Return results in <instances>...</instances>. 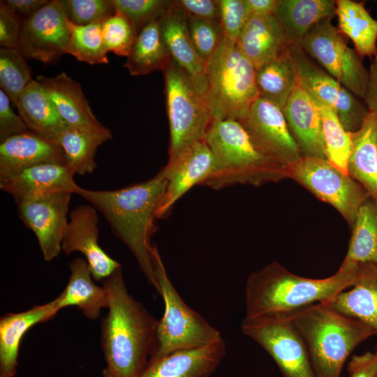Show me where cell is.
I'll return each mask as SVG.
<instances>
[{"label":"cell","mask_w":377,"mask_h":377,"mask_svg":"<svg viewBox=\"0 0 377 377\" xmlns=\"http://www.w3.org/2000/svg\"><path fill=\"white\" fill-rule=\"evenodd\" d=\"M66 164L36 165L6 178L0 179V188L15 202L57 191L76 193L80 188Z\"/></svg>","instance_id":"23"},{"label":"cell","mask_w":377,"mask_h":377,"mask_svg":"<svg viewBox=\"0 0 377 377\" xmlns=\"http://www.w3.org/2000/svg\"><path fill=\"white\" fill-rule=\"evenodd\" d=\"M72 194L57 191L16 202L19 217L36 235L46 261L57 258L61 251Z\"/></svg>","instance_id":"14"},{"label":"cell","mask_w":377,"mask_h":377,"mask_svg":"<svg viewBox=\"0 0 377 377\" xmlns=\"http://www.w3.org/2000/svg\"><path fill=\"white\" fill-rule=\"evenodd\" d=\"M71 274L68 282L55 300L59 309L75 306L85 317L96 320L103 308H108L106 290L93 281L87 261L83 258H74L69 265Z\"/></svg>","instance_id":"28"},{"label":"cell","mask_w":377,"mask_h":377,"mask_svg":"<svg viewBox=\"0 0 377 377\" xmlns=\"http://www.w3.org/2000/svg\"><path fill=\"white\" fill-rule=\"evenodd\" d=\"M226 354L223 339L209 345L150 359L138 377H211Z\"/></svg>","instance_id":"18"},{"label":"cell","mask_w":377,"mask_h":377,"mask_svg":"<svg viewBox=\"0 0 377 377\" xmlns=\"http://www.w3.org/2000/svg\"><path fill=\"white\" fill-rule=\"evenodd\" d=\"M103 377H112V376L109 374L107 369H105L103 371Z\"/></svg>","instance_id":"51"},{"label":"cell","mask_w":377,"mask_h":377,"mask_svg":"<svg viewBox=\"0 0 377 377\" xmlns=\"http://www.w3.org/2000/svg\"><path fill=\"white\" fill-rule=\"evenodd\" d=\"M205 141L216 169L201 186L214 190L235 184L260 186L288 177V168L265 153L237 120L212 121Z\"/></svg>","instance_id":"4"},{"label":"cell","mask_w":377,"mask_h":377,"mask_svg":"<svg viewBox=\"0 0 377 377\" xmlns=\"http://www.w3.org/2000/svg\"><path fill=\"white\" fill-rule=\"evenodd\" d=\"M23 20L5 3L0 1V45L17 48Z\"/></svg>","instance_id":"44"},{"label":"cell","mask_w":377,"mask_h":377,"mask_svg":"<svg viewBox=\"0 0 377 377\" xmlns=\"http://www.w3.org/2000/svg\"><path fill=\"white\" fill-rule=\"evenodd\" d=\"M241 330L270 355L282 377H317L307 348L286 313L245 316Z\"/></svg>","instance_id":"9"},{"label":"cell","mask_w":377,"mask_h":377,"mask_svg":"<svg viewBox=\"0 0 377 377\" xmlns=\"http://www.w3.org/2000/svg\"><path fill=\"white\" fill-rule=\"evenodd\" d=\"M101 282L108 300L101 325L106 369L112 377H138L156 350L158 320L129 294L121 267Z\"/></svg>","instance_id":"1"},{"label":"cell","mask_w":377,"mask_h":377,"mask_svg":"<svg viewBox=\"0 0 377 377\" xmlns=\"http://www.w3.org/2000/svg\"><path fill=\"white\" fill-rule=\"evenodd\" d=\"M332 18L315 24L306 34L301 47L355 96L364 100L369 78L362 57L350 48Z\"/></svg>","instance_id":"11"},{"label":"cell","mask_w":377,"mask_h":377,"mask_svg":"<svg viewBox=\"0 0 377 377\" xmlns=\"http://www.w3.org/2000/svg\"><path fill=\"white\" fill-rule=\"evenodd\" d=\"M256 68L224 38L206 64V101L214 120H243L259 98Z\"/></svg>","instance_id":"6"},{"label":"cell","mask_w":377,"mask_h":377,"mask_svg":"<svg viewBox=\"0 0 377 377\" xmlns=\"http://www.w3.org/2000/svg\"><path fill=\"white\" fill-rule=\"evenodd\" d=\"M115 9L126 16L138 34L149 23L161 19L168 10L172 1L111 0Z\"/></svg>","instance_id":"40"},{"label":"cell","mask_w":377,"mask_h":377,"mask_svg":"<svg viewBox=\"0 0 377 377\" xmlns=\"http://www.w3.org/2000/svg\"><path fill=\"white\" fill-rule=\"evenodd\" d=\"M36 80L68 126L85 130L106 128L95 117L81 85L67 73L61 72L54 77L38 75Z\"/></svg>","instance_id":"21"},{"label":"cell","mask_w":377,"mask_h":377,"mask_svg":"<svg viewBox=\"0 0 377 377\" xmlns=\"http://www.w3.org/2000/svg\"><path fill=\"white\" fill-rule=\"evenodd\" d=\"M239 121L265 153L286 168L302 157L282 109L274 103L259 97Z\"/></svg>","instance_id":"15"},{"label":"cell","mask_w":377,"mask_h":377,"mask_svg":"<svg viewBox=\"0 0 377 377\" xmlns=\"http://www.w3.org/2000/svg\"><path fill=\"white\" fill-rule=\"evenodd\" d=\"M101 24L77 25L67 17L69 34L66 54L91 65L108 64Z\"/></svg>","instance_id":"36"},{"label":"cell","mask_w":377,"mask_h":377,"mask_svg":"<svg viewBox=\"0 0 377 377\" xmlns=\"http://www.w3.org/2000/svg\"><path fill=\"white\" fill-rule=\"evenodd\" d=\"M31 80V69L19 50L1 47V89L16 107L20 95Z\"/></svg>","instance_id":"38"},{"label":"cell","mask_w":377,"mask_h":377,"mask_svg":"<svg viewBox=\"0 0 377 377\" xmlns=\"http://www.w3.org/2000/svg\"><path fill=\"white\" fill-rule=\"evenodd\" d=\"M368 72L369 78L364 101L369 111L377 116V54L373 57Z\"/></svg>","instance_id":"49"},{"label":"cell","mask_w":377,"mask_h":377,"mask_svg":"<svg viewBox=\"0 0 377 377\" xmlns=\"http://www.w3.org/2000/svg\"><path fill=\"white\" fill-rule=\"evenodd\" d=\"M158 22L171 59L186 73L198 90L206 98V63L199 56L191 41L185 13L175 1H172Z\"/></svg>","instance_id":"19"},{"label":"cell","mask_w":377,"mask_h":377,"mask_svg":"<svg viewBox=\"0 0 377 377\" xmlns=\"http://www.w3.org/2000/svg\"><path fill=\"white\" fill-rule=\"evenodd\" d=\"M47 0H6V6L16 13L23 22L48 3Z\"/></svg>","instance_id":"48"},{"label":"cell","mask_w":377,"mask_h":377,"mask_svg":"<svg viewBox=\"0 0 377 377\" xmlns=\"http://www.w3.org/2000/svg\"><path fill=\"white\" fill-rule=\"evenodd\" d=\"M175 2L186 15L220 23L217 0H178Z\"/></svg>","instance_id":"46"},{"label":"cell","mask_w":377,"mask_h":377,"mask_svg":"<svg viewBox=\"0 0 377 377\" xmlns=\"http://www.w3.org/2000/svg\"><path fill=\"white\" fill-rule=\"evenodd\" d=\"M376 352L377 353V348H376Z\"/></svg>","instance_id":"52"},{"label":"cell","mask_w":377,"mask_h":377,"mask_svg":"<svg viewBox=\"0 0 377 377\" xmlns=\"http://www.w3.org/2000/svg\"><path fill=\"white\" fill-rule=\"evenodd\" d=\"M282 110L302 156L327 158L319 110L300 84Z\"/></svg>","instance_id":"22"},{"label":"cell","mask_w":377,"mask_h":377,"mask_svg":"<svg viewBox=\"0 0 377 377\" xmlns=\"http://www.w3.org/2000/svg\"><path fill=\"white\" fill-rule=\"evenodd\" d=\"M288 172V177L333 206L352 226L360 207L370 198L360 183L327 158L302 156Z\"/></svg>","instance_id":"10"},{"label":"cell","mask_w":377,"mask_h":377,"mask_svg":"<svg viewBox=\"0 0 377 377\" xmlns=\"http://www.w3.org/2000/svg\"><path fill=\"white\" fill-rule=\"evenodd\" d=\"M219 21L223 38L237 44L246 24L251 17L245 0H217Z\"/></svg>","instance_id":"43"},{"label":"cell","mask_w":377,"mask_h":377,"mask_svg":"<svg viewBox=\"0 0 377 377\" xmlns=\"http://www.w3.org/2000/svg\"><path fill=\"white\" fill-rule=\"evenodd\" d=\"M101 32L108 53L126 57L129 55L138 35L130 20L118 10L101 24Z\"/></svg>","instance_id":"39"},{"label":"cell","mask_w":377,"mask_h":377,"mask_svg":"<svg viewBox=\"0 0 377 377\" xmlns=\"http://www.w3.org/2000/svg\"><path fill=\"white\" fill-rule=\"evenodd\" d=\"M335 15L338 29L354 44L363 58L377 54V20L373 18L363 3L352 0H337Z\"/></svg>","instance_id":"31"},{"label":"cell","mask_w":377,"mask_h":377,"mask_svg":"<svg viewBox=\"0 0 377 377\" xmlns=\"http://www.w3.org/2000/svg\"><path fill=\"white\" fill-rule=\"evenodd\" d=\"M343 263L377 265V202L369 198L360 207Z\"/></svg>","instance_id":"35"},{"label":"cell","mask_w":377,"mask_h":377,"mask_svg":"<svg viewBox=\"0 0 377 377\" xmlns=\"http://www.w3.org/2000/svg\"><path fill=\"white\" fill-rule=\"evenodd\" d=\"M216 169L214 155L204 140L195 142L161 170L168 184L156 218H165L175 202L195 185H201Z\"/></svg>","instance_id":"17"},{"label":"cell","mask_w":377,"mask_h":377,"mask_svg":"<svg viewBox=\"0 0 377 377\" xmlns=\"http://www.w3.org/2000/svg\"><path fill=\"white\" fill-rule=\"evenodd\" d=\"M170 128L168 163L196 142L204 140L213 121L206 98L172 59L163 70Z\"/></svg>","instance_id":"8"},{"label":"cell","mask_w":377,"mask_h":377,"mask_svg":"<svg viewBox=\"0 0 377 377\" xmlns=\"http://www.w3.org/2000/svg\"><path fill=\"white\" fill-rule=\"evenodd\" d=\"M251 16H265L274 13L278 0H245Z\"/></svg>","instance_id":"50"},{"label":"cell","mask_w":377,"mask_h":377,"mask_svg":"<svg viewBox=\"0 0 377 377\" xmlns=\"http://www.w3.org/2000/svg\"><path fill=\"white\" fill-rule=\"evenodd\" d=\"M124 66L132 76L163 71L172 60L163 41L158 20L145 26L138 34Z\"/></svg>","instance_id":"33"},{"label":"cell","mask_w":377,"mask_h":377,"mask_svg":"<svg viewBox=\"0 0 377 377\" xmlns=\"http://www.w3.org/2000/svg\"><path fill=\"white\" fill-rule=\"evenodd\" d=\"M237 45L256 68L288 54L291 46L274 14L251 16Z\"/></svg>","instance_id":"24"},{"label":"cell","mask_w":377,"mask_h":377,"mask_svg":"<svg viewBox=\"0 0 377 377\" xmlns=\"http://www.w3.org/2000/svg\"><path fill=\"white\" fill-rule=\"evenodd\" d=\"M350 288L325 302L366 325L377 335V265H360L357 278Z\"/></svg>","instance_id":"26"},{"label":"cell","mask_w":377,"mask_h":377,"mask_svg":"<svg viewBox=\"0 0 377 377\" xmlns=\"http://www.w3.org/2000/svg\"><path fill=\"white\" fill-rule=\"evenodd\" d=\"M68 19L77 25L101 24L116 13L111 0H61Z\"/></svg>","instance_id":"41"},{"label":"cell","mask_w":377,"mask_h":377,"mask_svg":"<svg viewBox=\"0 0 377 377\" xmlns=\"http://www.w3.org/2000/svg\"><path fill=\"white\" fill-rule=\"evenodd\" d=\"M98 223L97 210L91 205H80L73 209L63 237L61 250L66 255L75 251L82 253L93 279L101 281L121 265L100 246Z\"/></svg>","instance_id":"16"},{"label":"cell","mask_w":377,"mask_h":377,"mask_svg":"<svg viewBox=\"0 0 377 377\" xmlns=\"http://www.w3.org/2000/svg\"><path fill=\"white\" fill-rule=\"evenodd\" d=\"M256 84L260 98L283 109L299 85L297 71L290 51L256 68Z\"/></svg>","instance_id":"34"},{"label":"cell","mask_w":377,"mask_h":377,"mask_svg":"<svg viewBox=\"0 0 377 377\" xmlns=\"http://www.w3.org/2000/svg\"><path fill=\"white\" fill-rule=\"evenodd\" d=\"M359 266L342 262L333 275L311 279L295 274L276 262L271 263L247 278L245 316L287 313L310 304L327 302L353 285Z\"/></svg>","instance_id":"3"},{"label":"cell","mask_w":377,"mask_h":377,"mask_svg":"<svg viewBox=\"0 0 377 377\" xmlns=\"http://www.w3.org/2000/svg\"><path fill=\"white\" fill-rule=\"evenodd\" d=\"M47 163L66 164L60 145L29 130L14 135L0 144V179L26 168Z\"/></svg>","instance_id":"20"},{"label":"cell","mask_w":377,"mask_h":377,"mask_svg":"<svg viewBox=\"0 0 377 377\" xmlns=\"http://www.w3.org/2000/svg\"><path fill=\"white\" fill-rule=\"evenodd\" d=\"M17 108L29 131L56 142L68 126L36 80L32 79L24 89Z\"/></svg>","instance_id":"30"},{"label":"cell","mask_w":377,"mask_h":377,"mask_svg":"<svg viewBox=\"0 0 377 377\" xmlns=\"http://www.w3.org/2000/svg\"><path fill=\"white\" fill-rule=\"evenodd\" d=\"M313 101L320 115L326 158L335 167L348 174L347 163L351 146L350 133L343 128L332 108Z\"/></svg>","instance_id":"37"},{"label":"cell","mask_w":377,"mask_h":377,"mask_svg":"<svg viewBox=\"0 0 377 377\" xmlns=\"http://www.w3.org/2000/svg\"><path fill=\"white\" fill-rule=\"evenodd\" d=\"M110 131L85 130L66 126L59 135L57 143L61 147L66 165L73 175L92 173L96 168L94 160L100 145L111 139Z\"/></svg>","instance_id":"32"},{"label":"cell","mask_w":377,"mask_h":377,"mask_svg":"<svg viewBox=\"0 0 377 377\" xmlns=\"http://www.w3.org/2000/svg\"><path fill=\"white\" fill-rule=\"evenodd\" d=\"M349 377H377V353L353 355L348 364Z\"/></svg>","instance_id":"47"},{"label":"cell","mask_w":377,"mask_h":377,"mask_svg":"<svg viewBox=\"0 0 377 377\" xmlns=\"http://www.w3.org/2000/svg\"><path fill=\"white\" fill-rule=\"evenodd\" d=\"M55 299L0 319V377H13L17 371L20 341L32 326L52 319L59 311Z\"/></svg>","instance_id":"25"},{"label":"cell","mask_w":377,"mask_h":377,"mask_svg":"<svg viewBox=\"0 0 377 377\" xmlns=\"http://www.w3.org/2000/svg\"><path fill=\"white\" fill-rule=\"evenodd\" d=\"M335 11V0H278L273 14L290 45L301 46L309 31Z\"/></svg>","instance_id":"29"},{"label":"cell","mask_w":377,"mask_h":377,"mask_svg":"<svg viewBox=\"0 0 377 377\" xmlns=\"http://www.w3.org/2000/svg\"><path fill=\"white\" fill-rule=\"evenodd\" d=\"M68 34L61 0L49 1L23 22L17 49L26 60L56 62L66 54Z\"/></svg>","instance_id":"13"},{"label":"cell","mask_w":377,"mask_h":377,"mask_svg":"<svg viewBox=\"0 0 377 377\" xmlns=\"http://www.w3.org/2000/svg\"><path fill=\"white\" fill-rule=\"evenodd\" d=\"M10 98L0 89V141L28 131V128L19 114L10 106Z\"/></svg>","instance_id":"45"},{"label":"cell","mask_w":377,"mask_h":377,"mask_svg":"<svg viewBox=\"0 0 377 377\" xmlns=\"http://www.w3.org/2000/svg\"><path fill=\"white\" fill-rule=\"evenodd\" d=\"M350 137L348 174L377 202V116L369 111L360 128L350 133Z\"/></svg>","instance_id":"27"},{"label":"cell","mask_w":377,"mask_h":377,"mask_svg":"<svg viewBox=\"0 0 377 377\" xmlns=\"http://www.w3.org/2000/svg\"><path fill=\"white\" fill-rule=\"evenodd\" d=\"M286 315L307 348L317 377H340L353 350L376 335L366 325L327 302L310 304Z\"/></svg>","instance_id":"5"},{"label":"cell","mask_w":377,"mask_h":377,"mask_svg":"<svg viewBox=\"0 0 377 377\" xmlns=\"http://www.w3.org/2000/svg\"><path fill=\"white\" fill-rule=\"evenodd\" d=\"M168 181L161 170L150 179L110 191L80 187L77 194L106 219L112 233L131 251L148 283L158 293L151 238L156 230L157 211Z\"/></svg>","instance_id":"2"},{"label":"cell","mask_w":377,"mask_h":377,"mask_svg":"<svg viewBox=\"0 0 377 377\" xmlns=\"http://www.w3.org/2000/svg\"><path fill=\"white\" fill-rule=\"evenodd\" d=\"M151 256L158 293L164 302V312L158 320L157 344L150 359L177 350L202 347L221 340L220 332L181 297L170 281L157 247Z\"/></svg>","instance_id":"7"},{"label":"cell","mask_w":377,"mask_h":377,"mask_svg":"<svg viewBox=\"0 0 377 377\" xmlns=\"http://www.w3.org/2000/svg\"><path fill=\"white\" fill-rule=\"evenodd\" d=\"M290 53L300 86L313 99L332 108L346 131L359 129L369 113L365 103L313 62L301 46L291 45Z\"/></svg>","instance_id":"12"},{"label":"cell","mask_w":377,"mask_h":377,"mask_svg":"<svg viewBox=\"0 0 377 377\" xmlns=\"http://www.w3.org/2000/svg\"><path fill=\"white\" fill-rule=\"evenodd\" d=\"M190 38L199 56L207 64L223 38L220 23L186 15Z\"/></svg>","instance_id":"42"}]
</instances>
